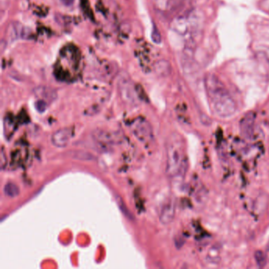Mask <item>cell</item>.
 Instances as JSON below:
<instances>
[{"label":"cell","mask_w":269,"mask_h":269,"mask_svg":"<svg viewBox=\"0 0 269 269\" xmlns=\"http://www.w3.org/2000/svg\"><path fill=\"white\" fill-rule=\"evenodd\" d=\"M205 87L211 108L219 117L228 118L234 115L237 105L228 89L219 77L209 73L205 78Z\"/></svg>","instance_id":"1"},{"label":"cell","mask_w":269,"mask_h":269,"mask_svg":"<svg viewBox=\"0 0 269 269\" xmlns=\"http://www.w3.org/2000/svg\"><path fill=\"white\" fill-rule=\"evenodd\" d=\"M21 25L19 24H12L11 26V30H10V36L13 39L18 38L21 36Z\"/></svg>","instance_id":"16"},{"label":"cell","mask_w":269,"mask_h":269,"mask_svg":"<svg viewBox=\"0 0 269 269\" xmlns=\"http://www.w3.org/2000/svg\"><path fill=\"white\" fill-rule=\"evenodd\" d=\"M155 71L159 74L163 75L169 71V64L166 61H159L158 63L155 65Z\"/></svg>","instance_id":"15"},{"label":"cell","mask_w":269,"mask_h":269,"mask_svg":"<svg viewBox=\"0 0 269 269\" xmlns=\"http://www.w3.org/2000/svg\"><path fill=\"white\" fill-rule=\"evenodd\" d=\"M151 38H152V41L154 42L155 44H161L162 41V38H161V33L159 31L156 25H153L152 27V34H151Z\"/></svg>","instance_id":"17"},{"label":"cell","mask_w":269,"mask_h":269,"mask_svg":"<svg viewBox=\"0 0 269 269\" xmlns=\"http://www.w3.org/2000/svg\"><path fill=\"white\" fill-rule=\"evenodd\" d=\"M267 251L268 252H269V242H268V245H267Z\"/></svg>","instance_id":"22"},{"label":"cell","mask_w":269,"mask_h":269,"mask_svg":"<svg viewBox=\"0 0 269 269\" xmlns=\"http://www.w3.org/2000/svg\"><path fill=\"white\" fill-rule=\"evenodd\" d=\"M0 162H1V168H2V170L4 169L5 166H6V159L3 149H2V152H1V159H0Z\"/></svg>","instance_id":"19"},{"label":"cell","mask_w":269,"mask_h":269,"mask_svg":"<svg viewBox=\"0 0 269 269\" xmlns=\"http://www.w3.org/2000/svg\"><path fill=\"white\" fill-rule=\"evenodd\" d=\"M176 215V204L173 200H169L165 204L160 214V221L163 225H168L173 221Z\"/></svg>","instance_id":"9"},{"label":"cell","mask_w":269,"mask_h":269,"mask_svg":"<svg viewBox=\"0 0 269 269\" xmlns=\"http://www.w3.org/2000/svg\"><path fill=\"white\" fill-rule=\"evenodd\" d=\"M192 25L193 18L190 15H181V16H178L172 21L171 27L173 30L177 32L178 34L184 35L190 31V29L192 27Z\"/></svg>","instance_id":"8"},{"label":"cell","mask_w":269,"mask_h":269,"mask_svg":"<svg viewBox=\"0 0 269 269\" xmlns=\"http://www.w3.org/2000/svg\"><path fill=\"white\" fill-rule=\"evenodd\" d=\"M34 94L40 100H44L47 103H52L57 98V94L53 89L48 87H37L34 90Z\"/></svg>","instance_id":"10"},{"label":"cell","mask_w":269,"mask_h":269,"mask_svg":"<svg viewBox=\"0 0 269 269\" xmlns=\"http://www.w3.org/2000/svg\"><path fill=\"white\" fill-rule=\"evenodd\" d=\"M263 55L264 59H265V63L267 64L268 77H269V53H265Z\"/></svg>","instance_id":"20"},{"label":"cell","mask_w":269,"mask_h":269,"mask_svg":"<svg viewBox=\"0 0 269 269\" xmlns=\"http://www.w3.org/2000/svg\"><path fill=\"white\" fill-rule=\"evenodd\" d=\"M119 92L123 101L129 105H135L138 101V96L136 93L134 85L129 79H123L119 81Z\"/></svg>","instance_id":"7"},{"label":"cell","mask_w":269,"mask_h":269,"mask_svg":"<svg viewBox=\"0 0 269 269\" xmlns=\"http://www.w3.org/2000/svg\"><path fill=\"white\" fill-rule=\"evenodd\" d=\"M73 129L71 127L61 128L53 133L51 142L57 148H65L73 138Z\"/></svg>","instance_id":"6"},{"label":"cell","mask_w":269,"mask_h":269,"mask_svg":"<svg viewBox=\"0 0 269 269\" xmlns=\"http://www.w3.org/2000/svg\"><path fill=\"white\" fill-rule=\"evenodd\" d=\"M254 256L255 260L259 267L264 268L267 265V255L265 252L261 251H256Z\"/></svg>","instance_id":"14"},{"label":"cell","mask_w":269,"mask_h":269,"mask_svg":"<svg viewBox=\"0 0 269 269\" xmlns=\"http://www.w3.org/2000/svg\"><path fill=\"white\" fill-rule=\"evenodd\" d=\"M60 1L64 6H70L73 5L75 0H60Z\"/></svg>","instance_id":"21"},{"label":"cell","mask_w":269,"mask_h":269,"mask_svg":"<svg viewBox=\"0 0 269 269\" xmlns=\"http://www.w3.org/2000/svg\"><path fill=\"white\" fill-rule=\"evenodd\" d=\"M256 117L257 115L254 111H249L240 121L241 134L246 140H251L254 136Z\"/></svg>","instance_id":"5"},{"label":"cell","mask_w":269,"mask_h":269,"mask_svg":"<svg viewBox=\"0 0 269 269\" xmlns=\"http://www.w3.org/2000/svg\"><path fill=\"white\" fill-rule=\"evenodd\" d=\"M95 142L103 144H119L124 140V135L120 130L96 129L92 133Z\"/></svg>","instance_id":"4"},{"label":"cell","mask_w":269,"mask_h":269,"mask_svg":"<svg viewBox=\"0 0 269 269\" xmlns=\"http://www.w3.org/2000/svg\"><path fill=\"white\" fill-rule=\"evenodd\" d=\"M70 157L72 158L76 159V160H80V161H93V155L91 154L90 152H86V151H73L69 153Z\"/></svg>","instance_id":"12"},{"label":"cell","mask_w":269,"mask_h":269,"mask_svg":"<svg viewBox=\"0 0 269 269\" xmlns=\"http://www.w3.org/2000/svg\"><path fill=\"white\" fill-rule=\"evenodd\" d=\"M179 3V0H156V8L162 12L172 11Z\"/></svg>","instance_id":"11"},{"label":"cell","mask_w":269,"mask_h":269,"mask_svg":"<svg viewBox=\"0 0 269 269\" xmlns=\"http://www.w3.org/2000/svg\"><path fill=\"white\" fill-rule=\"evenodd\" d=\"M36 108L37 110L39 112H44L45 110L47 109V107H48V103L46 101H44L43 100H39L36 102L35 104Z\"/></svg>","instance_id":"18"},{"label":"cell","mask_w":269,"mask_h":269,"mask_svg":"<svg viewBox=\"0 0 269 269\" xmlns=\"http://www.w3.org/2000/svg\"><path fill=\"white\" fill-rule=\"evenodd\" d=\"M183 139L177 133L169 136L166 143V174L170 178L184 175L187 169Z\"/></svg>","instance_id":"2"},{"label":"cell","mask_w":269,"mask_h":269,"mask_svg":"<svg viewBox=\"0 0 269 269\" xmlns=\"http://www.w3.org/2000/svg\"><path fill=\"white\" fill-rule=\"evenodd\" d=\"M3 191L6 196H8L9 197H16L18 196L19 193H20L18 186L11 181H9L5 185Z\"/></svg>","instance_id":"13"},{"label":"cell","mask_w":269,"mask_h":269,"mask_svg":"<svg viewBox=\"0 0 269 269\" xmlns=\"http://www.w3.org/2000/svg\"><path fill=\"white\" fill-rule=\"evenodd\" d=\"M129 128L136 139L143 144H148L153 141L154 134L152 125L144 118L138 117L134 119Z\"/></svg>","instance_id":"3"}]
</instances>
